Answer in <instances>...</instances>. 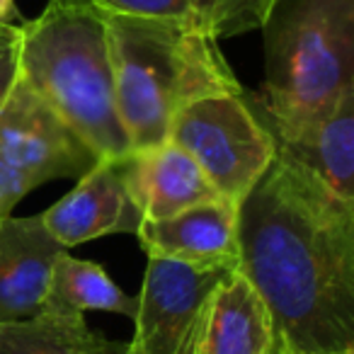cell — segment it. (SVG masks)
Segmentation results:
<instances>
[{
    "label": "cell",
    "instance_id": "obj_1",
    "mask_svg": "<svg viewBox=\"0 0 354 354\" xmlns=\"http://www.w3.org/2000/svg\"><path fill=\"white\" fill-rule=\"evenodd\" d=\"M238 272L291 354L354 352V202L274 156L238 204Z\"/></svg>",
    "mask_w": 354,
    "mask_h": 354
},
{
    "label": "cell",
    "instance_id": "obj_2",
    "mask_svg": "<svg viewBox=\"0 0 354 354\" xmlns=\"http://www.w3.org/2000/svg\"><path fill=\"white\" fill-rule=\"evenodd\" d=\"M17 75L25 80L95 156L131 153L117 112L107 17L90 0H49L17 25Z\"/></svg>",
    "mask_w": 354,
    "mask_h": 354
},
{
    "label": "cell",
    "instance_id": "obj_3",
    "mask_svg": "<svg viewBox=\"0 0 354 354\" xmlns=\"http://www.w3.org/2000/svg\"><path fill=\"white\" fill-rule=\"evenodd\" d=\"M107 17L117 112L131 151L160 146L175 114L216 93H241L218 39L177 22Z\"/></svg>",
    "mask_w": 354,
    "mask_h": 354
},
{
    "label": "cell",
    "instance_id": "obj_4",
    "mask_svg": "<svg viewBox=\"0 0 354 354\" xmlns=\"http://www.w3.org/2000/svg\"><path fill=\"white\" fill-rule=\"evenodd\" d=\"M257 100L284 122L323 119L354 93V0H274Z\"/></svg>",
    "mask_w": 354,
    "mask_h": 354
},
{
    "label": "cell",
    "instance_id": "obj_5",
    "mask_svg": "<svg viewBox=\"0 0 354 354\" xmlns=\"http://www.w3.org/2000/svg\"><path fill=\"white\" fill-rule=\"evenodd\" d=\"M167 141L183 148L236 207L274 160V143L248 104L245 88L187 102L172 119Z\"/></svg>",
    "mask_w": 354,
    "mask_h": 354
},
{
    "label": "cell",
    "instance_id": "obj_6",
    "mask_svg": "<svg viewBox=\"0 0 354 354\" xmlns=\"http://www.w3.org/2000/svg\"><path fill=\"white\" fill-rule=\"evenodd\" d=\"M233 270L148 257L131 344L141 354H192L202 310L214 286Z\"/></svg>",
    "mask_w": 354,
    "mask_h": 354
},
{
    "label": "cell",
    "instance_id": "obj_7",
    "mask_svg": "<svg viewBox=\"0 0 354 354\" xmlns=\"http://www.w3.org/2000/svg\"><path fill=\"white\" fill-rule=\"evenodd\" d=\"M0 158L37 187L61 177H83L100 160L20 75L0 107Z\"/></svg>",
    "mask_w": 354,
    "mask_h": 354
},
{
    "label": "cell",
    "instance_id": "obj_8",
    "mask_svg": "<svg viewBox=\"0 0 354 354\" xmlns=\"http://www.w3.org/2000/svg\"><path fill=\"white\" fill-rule=\"evenodd\" d=\"M245 100L274 143V156L308 170L335 194L354 202V93L328 117L308 122H284L270 114L255 93Z\"/></svg>",
    "mask_w": 354,
    "mask_h": 354
},
{
    "label": "cell",
    "instance_id": "obj_9",
    "mask_svg": "<svg viewBox=\"0 0 354 354\" xmlns=\"http://www.w3.org/2000/svg\"><path fill=\"white\" fill-rule=\"evenodd\" d=\"M41 223L66 250L112 233L136 236L143 216L127 185V156L97 160L64 199L49 207Z\"/></svg>",
    "mask_w": 354,
    "mask_h": 354
},
{
    "label": "cell",
    "instance_id": "obj_10",
    "mask_svg": "<svg viewBox=\"0 0 354 354\" xmlns=\"http://www.w3.org/2000/svg\"><path fill=\"white\" fill-rule=\"evenodd\" d=\"M136 238L148 257L238 270V207L226 199L185 209L160 221H141Z\"/></svg>",
    "mask_w": 354,
    "mask_h": 354
},
{
    "label": "cell",
    "instance_id": "obj_11",
    "mask_svg": "<svg viewBox=\"0 0 354 354\" xmlns=\"http://www.w3.org/2000/svg\"><path fill=\"white\" fill-rule=\"evenodd\" d=\"M66 248L41 223V216H10L0 226V323L32 318L49 291L51 267Z\"/></svg>",
    "mask_w": 354,
    "mask_h": 354
},
{
    "label": "cell",
    "instance_id": "obj_12",
    "mask_svg": "<svg viewBox=\"0 0 354 354\" xmlns=\"http://www.w3.org/2000/svg\"><path fill=\"white\" fill-rule=\"evenodd\" d=\"M127 185L143 221H160L185 209L223 199L202 167L170 141L129 153Z\"/></svg>",
    "mask_w": 354,
    "mask_h": 354
},
{
    "label": "cell",
    "instance_id": "obj_13",
    "mask_svg": "<svg viewBox=\"0 0 354 354\" xmlns=\"http://www.w3.org/2000/svg\"><path fill=\"white\" fill-rule=\"evenodd\" d=\"M272 315L255 286L238 270L228 272L209 296L192 354H274Z\"/></svg>",
    "mask_w": 354,
    "mask_h": 354
},
{
    "label": "cell",
    "instance_id": "obj_14",
    "mask_svg": "<svg viewBox=\"0 0 354 354\" xmlns=\"http://www.w3.org/2000/svg\"><path fill=\"white\" fill-rule=\"evenodd\" d=\"M127 342L93 333L83 313L41 306L32 318L0 323V354H124Z\"/></svg>",
    "mask_w": 354,
    "mask_h": 354
},
{
    "label": "cell",
    "instance_id": "obj_15",
    "mask_svg": "<svg viewBox=\"0 0 354 354\" xmlns=\"http://www.w3.org/2000/svg\"><path fill=\"white\" fill-rule=\"evenodd\" d=\"M44 306L66 310V313L109 310V313H119L133 320L138 299L114 284L104 267L88 260H78V257L68 255V250H64L51 267Z\"/></svg>",
    "mask_w": 354,
    "mask_h": 354
},
{
    "label": "cell",
    "instance_id": "obj_16",
    "mask_svg": "<svg viewBox=\"0 0 354 354\" xmlns=\"http://www.w3.org/2000/svg\"><path fill=\"white\" fill-rule=\"evenodd\" d=\"M104 15L136 17V20L177 22L209 32L204 0H90ZM212 35V32H209ZM214 37V35H212ZM216 39V37H214Z\"/></svg>",
    "mask_w": 354,
    "mask_h": 354
},
{
    "label": "cell",
    "instance_id": "obj_17",
    "mask_svg": "<svg viewBox=\"0 0 354 354\" xmlns=\"http://www.w3.org/2000/svg\"><path fill=\"white\" fill-rule=\"evenodd\" d=\"M35 187L37 185L30 177H25L17 167H12L6 158H0V226L12 216V209Z\"/></svg>",
    "mask_w": 354,
    "mask_h": 354
},
{
    "label": "cell",
    "instance_id": "obj_18",
    "mask_svg": "<svg viewBox=\"0 0 354 354\" xmlns=\"http://www.w3.org/2000/svg\"><path fill=\"white\" fill-rule=\"evenodd\" d=\"M17 41H20L17 25L0 22V107L17 80Z\"/></svg>",
    "mask_w": 354,
    "mask_h": 354
},
{
    "label": "cell",
    "instance_id": "obj_19",
    "mask_svg": "<svg viewBox=\"0 0 354 354\" xmlns=\"http://www.w3.org/2000/svg\"><path fill=\"white\" fill-rule=\"evenodd\" d=\"M15 17V0H0V22H10Z\"/></svg>",
    "mask_w": 354,
    "mask_h": 354
},
{
    "label": "cell",
    "instance_id": "obj_20",
    "mask_svg": "<svg viewBox=\"0 0 354 354\" xmlns=\"http://www.w3.org/2000/svg\"><path fill=\"white\" fill-rule=\"evenodd\" d=\"M124 354H141V352H138V349L133 347L131 342H127V349H124Z\"/></svg>",
    "mask_w": 354,
    "mask_h": 354
},
{
    "label": "cell",
    "instance_id": "obj_21",
    "mask_svg": "<svg viewBox=\"0 0 354 354\" xmlns=\"http://www.w3.org/2000/svg\"><path fill=\"white\" fill-rule=\"evenodd\" d=\"M277 354H291V352H289V349H286V347H284V344H281V342H279V339H277Z\"/></svg>",
    "mask_w": 354,
    "mask_h": 354
},
{
    "label": "cell",
    "instance_id": "obj_22",
    "mask_svg": "<svg viewBox=\"0 0 354 354\" xmlns=\"http://www.w3.org/2000/svg\"><path fill=\"white\" fill-rule=\"evenodd\" d=\"M352 354H354V352H352Z\"/></svg>",
    "mask_w": 354,
    "mask_h": 354
},
{
    "label": "cell",
    "instance_id": "obj_23",
    "mask_svg": "<svg viewBox=\"0 0 354 354\" xmlns=\"http://www.w3.org/2000/svg\"><path fill=\"white\" fill-rule=\"evenodd\" d=\"M274 354H277V352H274Z\"/></svg>",
    "mask_w": 354,
    "mask_h": 354
}]
</instances>
